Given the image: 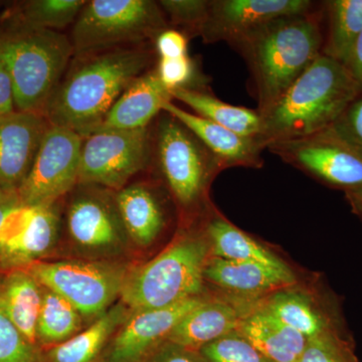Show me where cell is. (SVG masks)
Wrapping results in <instances>:
<instances>
[{"mask_svg":"<svg viewBox=\"0 0 362 362\" xmlns=\"http://www.w3.org/2000/svg\"><path fill=\"white\" fill-rule=\"evenodd\" d=\"M159 173L183 211L197 209L206 199L211 181L225 170L221 162L187 127L161 111L152 133Z\"/></svg>","mask_w":362,"mask_h":362,"instance_id":"6","label":"cell"},{"mask_svg":"<svg viewBox=\"0 0 362 362\" xmlns=\"http://www.w3.org/2000/svg\"><path fill=\"white\" fill-rule=\"evenodd\" d=\"M16 111L13 82L6 66L0 62V116Z\"/></svg>","mask_w":362,"mask_h":362,"instance_id":"39","label":"cell"},{"mask_svg":"<svg viewBox=\"0 0 362 362\" xmlns=\"http://www.w3.org/2000/svg\"><path fill=\"white\" fill-rule=\"evenodd\" d=\"M209 255L230 261L254 262L274 268H289L282 259L243 232L218 211L211 213L204 230Z\"/></svg>","mask_w":362,"mask_h":362,"instance_id":"26","label":"cell"},{"mask_svg":"<svg viewBox=\"0 0 362 362\" xmlns=\"http://www.w3.org/2000/svg\"><path fill=\"white\" fill-rule=\"evenodd\" d=\"M42 295V286L25 269L0 270V300L4 310L26 340L37 347Z\"/></svg>","mask_w":362,"mask_h":362,"instance_id":"24","label":"cell"},{"mask_svg":"<svg viewBox=\"0 0 362 362\" xmlns=\"http://www.w3.org/2000/svg\"><path fill=\"white\" fill-rule=\"evenodd\" d=\"M162 111L170 114L192 131L218 158L223 169L259 168L263 166L262 152L265 148L258 138L247 137L233 132L180 108L173 101L162 105Z\"/></svg>","mask_w":362,"mask_h":362,"instance_id":"19","label":"cell"},{"mask_svg":"<svg viewBox=\"0 0 362 362\" xmlns=\"http://www.w3.org/2000/svg\"><path fill=\"white\" fill-rule=\"evenodd\" d=\"M152 133L136 130L101 129L84 138L78 185L116 190L148 168L152 160Z\"/></svg>","mask_w":362,"mask_h":362,"instance_id":"9","label":"cell"},{"mask_svg":"<svg viewBox=\"0 0 362 362\" xmlns=\"http://www.w3.org/2000/svg\"><path fill=\"white\" fill-rule=\"evenodd\" d=\"M324 44L322 54L344 65L362 32V0L322 2Z\"/></svg>","mask_w":362,"mask_h":362,"instance_id":"28","label":"cell"},{"mask_svg":"<svg viewBox=\"0 0 362 362\" xmlns=\"http://www.w3.org/2000/svg\"><path fill=\"white\" fill-rule=\"evenodd\" d=\"M156 71L162 84L170 93L177 89L204 90L202 76L188 54L176 59H159Z\"/></svg>","mask_w":362,"mask_h":362,"instance_id":"35","label":"cell"},{"mask_svg":"<svg viewBox=\"0 0 362 362\" xmlns=\"http://www.w3.org/2000/svg\"><path fill=\"white\" fill-rule=\"evenodd\" d=\"M259 301L235 296L209 297L176 324L168 341L199 351L209 343L237 330Z\"/></svg>","mask_w":362,"mask_h":362,"instance_id":"17","label":"cell"},{"mask_svg":"<svg viewBox=\"0 0 362 362\" xmlns=\"http://www.w3.org/2000/svg\"><path fill=\"white\" fill-rule=\"evenodd\" d=\"M86 1L83 0H35L23 11L25 28L58 32L74 25Z\"/></svg>","mask_w":362,"mask_h":362,"instance_id":"30","label":"cell"},{"mask_svg":"<svg viewBox=\"0 0 362 362\" xmlns=\"http://www.w3.org/2000/svg\"><path fill=\"white\" fill-rule=\"evenodd\" d=\"M298 362H359L343 333H329L307 341Z\"/></svg>","mask_w":362,"mask_h":362,"instance_id":"34","label":"cell"},{"mask_svg":"<svg viewBox=\"0 0 362 362\" xmlns=\"http://www.w3.org/2000/svg\"><path fill=\"white\" fill-rule=\"evenodd\" d=\"M261 305L281 322L304 335L307 339L329 333H342L333 309L295 286L279 290L261 300Z\"/></svg>","mask_w":362,"mask_h":362,"instance_id":"21","label":"cell"},{"mask_svg":"<svg viewBox=\"0 0 362 362\" xmlns=\"http://www.w3.org/2000/svg\"><path fill=\"white\" fill-rule=\"evenodd\" d=\"M0 362H40V349L28 342L0 300Z\"/></svg>","mask_w":362,"mask_h":362,"instance_id":"33","label":"cell"},{"mask_svg":"<svg viewBox=\"0 0 362 362\" xmlns=\"http://www.w3.org/2000/svg\"><path fill=\"white\" fill-rule=\"evenodd\" d=\"M117 209L126 235L141 247L151 246L166 226V211L154 188L134 183L115 195Z\"/></svg>","mask_w":362,"mask_h":362,"instance_id":"22","label":"cell"},{"mask_svg":"<svg viewBox=\"0 0 362 362\" xmlns=\"http://www.w3.org/2000/svg\"><path fill=\"white\" fill-rule=\"evenodd\" d=\"M344 66L362 93V32L352 47Z\"/></svg>","mask_w":362,"mask_h":362,"instance_id":"40","label":"cell"},{"mask_svg":"<svg viewBox=\"0 0 362 362\" xmlns=\"http://www.w3.org/2000/svg\"><path fill=\"white\" fill-rule=\"evenodd\" d=\"M168 101H173L170 90L162 84L156 69L150 70L121 95L98 130L148 128Z\"/></svg>","mask_w":362,"mask_h":362,"instance_id":"20","label":"cell"},{"mask_svg":"<svg viewBox=\"0 0 362 362\" xmlns=\"http://www.w3.org/2000/svg\"><path fill=\"white\" fill-rule=\"evenodd\" d=\"M51 124L42 114L16 111L0 116V183L11 192L30 173Z\"/></svg>","mask_w":362,"mask_h":362,"instance_id":"16","label":"cell"},{"mask_svg":"<svg viewBox=\"0 0 362 362\" xmlns=\"http://www.w3.org/2000/svg\"><path fill=\"white\" fill-rule=\"evenodd\" d=\"M20 206V199H18V194H16L11 195V197L0 202V251H1L2 232H4L7 218L11 216V214L13 213L16 207Z\"/></svg>","mask_w":362,"mask_h":362,"instance_id":"41","label":"cell"},{"mask_svg":"<svg viewBox=\"0 0 362 362\" xmlns=\"http://www.w3.org/2000/svg\"><path fill=\"white\" fill-rule=\"evenodd\" d=\"M316 6L309 0H211L199 37L206 44L226 42L233 47L276 18L309 13Z\"/></svg>","mask_w":362,"mask_h":362,"instance_id":"13","label":"cell"},{"mask_svg":"<svg viewBox=\"0 0 362 362\" xmlns=\"http://www.w3.org/2000/svg\"><path fill=\"white\" fill-rule=\"evenodd\" d=\"M14 194H16V192L7 189L6 187H4V185L0 183V202L4 201V199H7V197Z\"/></svg>","mask_w":362,"mask_h":362,"instance_id":"43","label":"cell"},{"mask_svg":"<svg viewBox=\"0 0 362 362\" xmlns=\"http://www.w3.org/2000/svg\"><path fill=\"white\" fill-rule=\"evenodd\" d=\"M83 141L75 131L49 126L30 173L16 190L21 206L57 204L78 185Z\"/></svg>","mask_w":362,"mask_h":362,"instance_id":"10","label":"cell"},{"mask_svg":"<svg viewBox=\"0 0 362 362\" xmlns=\"http://www.w3.org/2000/svg\"><path fill=\"white\" fill-rule=\"evenodd\" d=\"M45 289L70 302L83 318H99L120 297L128 269L107 259L39 261L25 267Z\"/></svg>","mask_w":362,"mask_h":362,"instance_id":"8","label":"cell"},{"mask_svg":"<svg viewBox=\"0 0 362 362\" xmlns=\"http://www.w3.org/2000/svg\"><path fill=\"white\" fill-rule=\"evenodd\" d=\"M322 4L309 13L282 16L250 33L233 49L246 62L259 113L322 54Z\"/></svg>","mask_w":362,"mask_h":362,"instance_id":"2","label":"cell"},{"mask_svg":"<svg viewBox=\"0 0 362 362\" xmlns=\"http://www.w3.org/2000/svg\"><path fill=\"white\" fill-rule=\"evenodd\" d=\"M76 56L47 102L44 116L52 126L68 128L86 138L101 127L129 86L150 71L153 52L142 45Z\"/></svg>","mask_w":362,"mask_h":362,"instance_id":"1","label":"cell"},{"mask_svg":"<svg viewBox=\"0 0 362 362\" xmlns=\"http://www.w3.org/2000/svg\"><path fill=\"white\" fill-rule=\"evenodd\" d=\"M345 194L354 213L362 218V187L354 192H346Z\"/></svg>","mask_w":362,"mask_h":362,"instance_id":"42","label":"cell"},{"mask_svg":"<svg viewBox=\"0 0 362 362\" xmlns=\"http://www.w3.org/2000/svg\"><path fill=\"white\" fill-rule=\"evenodd\" d=\"M158 1L92 0L86 1L71 32L75 54L156 42L168 28Z\"/></svg>","mask_w":362,"mask_h":362,"instance_id":"7","label":"cell"},{"mask_svg":"<svg viewBox=\"0 0 362 362\" xmlns=\"http://www.w3.org/2000/svg\"><path fill=\"white\" fill-rule=\"evenodd\" d=\"M329 127L362 156V93Z\"/></svg>","mask_w":362,"mask_h":362,"instance_id":"36","label":"cell"},{"mask_svg":"<svg viewBox=\"0 0 362 362\" xmlns=\"http://www.w3.org/2000/svg\"><path fill=\"white\" fill-rule=\"evenodd\" d=\"M154 45L159 59H176L188 54V37L175 28L163 30L156 37Z\"/></svg>","mask_w":362,"mask_h":362,"instance_id":"37","label":"cell"},{"mask_svg":"<svg viewBox=\"0 0 362 362\" xmlns=\"http://www.w3.org/2000/svg\"><path fill=\"white\" fill-rule=\"evenodd\" d=\"M66 228L71 242L98 259L120 252L127 237L115 197L111 201L96 192H81L73 197L66 211Z\"/></svg>","mask_w":362,"mask_h":362,"instance_id":"15","label":"cell"},{"mask_svg":"<svg viewBox=\"0 0 362 362\" xmlns=\"http://www.w3.org/2000/svg\"><path fill=\"white\" fill-rule=\"evenodd\" d=\"M129 309L120 303L66 341L40 349V362H97Z\"/></svg>","mask_w":362,"mask_h":362,"instance_id":"25","label":"cell"},{"mask_svg":"<svg viewBox=\"0 0 362 362\" xmlns=\"http://www.w3.org/2000/svg\"><path fill=\"white\" fill-rule=\"evenodd\" d=\"M269 151L286 163L345 194L362 187V156L330 127L314 134L272 143Z\"/></svg>","mask_w":362,"mask_h":362,"instance_id":"11","label":"cell"},{"mask_svg":"<svg viewBox=\"0 0 362 362\" xmlns=\"http://www.w3.org/2000/svg\"><path fill=\"white\" fill-rule=\"evenodd\" d=\"M209 257L204 233H181L156 258L128 269L121 302L129 310H147L204 295V272Z\"/></svg>","mask_w":362,"mask_h":362,"instance_id":"4","label":"cell"},{"mask_svg":"<svg viewBox=\"0 0 362 362\" xmlns=\"http://www.w3.org/2000/svg\"><path fill=\"white\" fill-rule=\"evenodd\" d=\"M207 298L201 295L164 308L129 310L97 362L146 361L168 342L176 324Z\"/></svg>","mask_w":362,"mask_h":362,"instance_id":"12","label":"cell"},{"mask_svg":"<svg viewBox=\"0 0 362 362\" xmlns=\"http://www.w3.org/2000/svg\"><path fill=\"white\" fill-rule=\"evenodd\" d=\"M61 218L57 204L16 207L2 232L0 270L42 261L58 240Z\"/></svg>","mask_w":362,"mask_h":362,"instance_id":"14","label":"cell"},{"mask_svg":"<svg viewBox=\"0 0 362 362\" xmlns=\"http://www.w3.org/2000/svg\"><path fill=\"white\" fill-rule=\"evenodd\" d=\"M145 362H204L199 351L165 342Z\"/></svg>","mask_w":362,"mask_h":362,"instance_id":"38","label":"cell"},{"mask_svg":"<svg viewBox=\"0 0 362 362\" xmlns=\"http://www.w3.org/2000/svg\"><path fill=\"white\" fill-rule=\"evenodd\" d=\"M171 96L189 107L195 115L238 134L258 138L261 133L262 115L257 109L226 103L206 90L177 89Z\"/></svg>","mask_w":362,"mask_h":362,"instance_id":"27","label":"cell"},{"mask_svg":"<svg viewBox=\"0 0 362 362\" xmlns=\"http://www.w3.org/2000/svg\"><path fill=\"white\" fill-rule=\"evenodd\" d=\"M211 0H161V11L169 28H175L187 37L201 35L209 13Z\"/></svg>","mask_w":362,"mask_h":362,"instance_id":"32","label":"cell"},{"mask_svg":"<svg viewBox=\"0 0 362 362\" xmlns=\"http://www.w3.org/2000/svg\"><path fill=\"white\" fill-rule=\"evenodd\" d=\"M237 330L272 362H298L308 341L264 308L261 301Z\"/></svg>","mask_w":362,"mask_h":362,"instance_id":"23","label":"cell"},{"mask_svg":"<svg viewBox=\"0 0 362 362\" xmlns=\"http://www.w3.org/2000/svg\"><path fill=\"white\" fill-rule=\"evenodd\" d=\"M204 280L232 296L256 301L296 284V277L290 268H274L254 262L230 261L211 255L204 267Z\"/></svg>","mask_w":362,"mask_h":362,"instance_id":"18","label":"cell"},{"mask_svg":"<svg viewBox=\"0 0 362 362\" xmlns=\"http://www.w3.org/2000/svg\"><path fill=\"white\" fill-rule=\"evenodd\" d=\"M199 354L204 362H272L238 330L209 343Z\"/></svg>","mask_w":362,"mask_h":362,"instance_id":"31","label":"cell"},{"mask_svg":"<svg viewBox=\"0 0 362 362\" xmlns=\"http://www.w3.org/2000/svg\"><path fill=\"white\" fill-rule=\"evenodd\" d=\"M73 54L70 37L54 30L23 28L0 37V62L13 82L16 111L44 115Z\"/></svg>","mask_w":362,"mask_h":362,"instance_id":"5","label":"cell"},{"mask_svg":"<svg viewBox=\"0 0 362 362\" xmlns=\"http://www.w3.org/2000/svg\"><path fill=\"white\" fill-rule=\"evenodd\" d=\"M82 325L83 316L70 302L44 288L37 326V341L40 349L66 341L82 331Z\"/></svg>","mask_w":362,"mask_h":362,"instance_id":"29","label":"cell"},{"mask_svg":"<svg viewBox=\"0 0 362 362\" xmlns=\"http://www.w3.org/2000/svg\"><path fill=\"white\" fill-rule=\"evenodd\" d=\"M345 66L321 54L270 108L261 113L258 139L272 143L296 139L329 127L358 95Z\"/></svg>","mask_w":362,"mask_h":362,"instance_id":"3","label":"cell"}]
</instances>
